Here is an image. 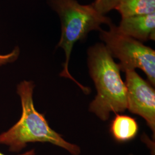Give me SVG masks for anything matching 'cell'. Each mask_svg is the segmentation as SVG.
I'll list each match as a JSON object with an SVG mask.
<instances>
[{"mask_svg":"<svg viewBox=\"0 0 155 155\" xmlns=\"http://www.w3.org/2000/svg\"><path fill=\"white\" fill-rule=\"evenodd\" d=\"M47 3L59 16L61 24V35L57 47L64 50L65 61L60 76L72 80L84 94H89L90 89L79 83L69 71L72 48L76 42L84 40L90 32L100 31L102 24L109 25L112 21L110 18L98 13L91 4L82 5L77 0H47Z\"/></svg>","mask_w":155,"mask_h":155,"instance_id":"obj_3","label":"cell"},{"mask_svg":"<svg viewBox=\"0 0 155 155\" xmlns=\"http://www.w3.org/2000/svg\"><path fill=\"white\" fill-rule=\"evenodd\" d=\"M139 129L138 123L133 117L116 114L111 122L110 130L116 141L126 142L136 137Z\"/></svg>","mask_w":155,"mask_h":155,"instance_id":"obj_7","label":"cell"},{"mask_svg":"<svg viewBox=\"0 0 155 155\" xmlns=\"http://www.w3.org/2000/svg\"><path fill=\"white\" fill-rule=\"evenodd\" d=\"M120 0H95L91 5L101 15L105 16L106 13L114 9Z\"/></svg>","mask_w":155,"mask_h":155,"instance_id":"obj_9","label":"cell"},{"mask_svg":"<svg viewBox=\"0 0 155 155\" xmlns=\"http://www.w3.org/2000/svg\"><path fill=\"white\" fill-rule=\"evenodd\" d=\"M122 18L155 13V0H120L115 9Z\"/></svg>","mask_w":155,"mask_h":155,"instance_id":"obj_8","label":"cell"},{"mask_svg":"<svg viewBox=\"0 0 155 155\" xmlns=\"http://www.w3.org/2000/svg\"><path fill=\"white\" fill-rule=\"evenodd\" d=\"M127 109L143 117L155 136V91L149 83L134 70H127Z\"/></svg>","mask_w":155,"mask_h":155,"instance_id":"obj_5","label":"cell"},{"mask_svg":"<svg viewBox=\"0 0 155 155\" xmlns=\"http://www.w3.org/2000/svg\"><path fill=\"white\" fill-rule=\"evenodd\" d=\"M35 84L23 81L18 84L22 113L20 120L9 129L0 134V144L8 147L11 152H19L30 143H48L59 147L71 155H79L81 150L76 144L67 141L50 127L44 114L35 109L33 100Z\"/></svg>","mask_w":155,"mask_h":155,"instance_id":"obj_1","label":"cell"},{"mask_svg":"<svg viewBox=\"0 0 155 155\" xmlns=\"http://www.w3.org/2000/svg\"><path fill=\"white\" fill-rule=\"evenodd\" d=\"M87 65L97 95L89 111L102 121L109 120L110 113L127 110V89L120 69L104 43H98L87 51Z\"/></svg>","mask_w":155,"mask_h":155,"instance_id":"obj_2","label":"cell"},{"mask_svg":"<svg viewBox=\"0 0 155 155\" xmlns=\"http://www.w3.org/2000/svg\"><path fill=\"white\" fill-rule=\"evenodd\" d=\"M117 28L120 32L141 42L155 39V13L122 18Z\"/></svg>","mask_w":155,"mask_h":155,"instance_id":"obj_6","label":"cell"},{"mask_svg":"<svg viewBox=\"0 0 155 155\" xmlns=\"http://www.w3.org/2000/svg\"><path fill=\"white\" fill-rule=\"evenodd\" d=\"M107 31H100V39L113 58L120 61L118 67L122 71L136 68L141 70L149 83L155 86V51L141 41L120 32L113 22Z\"/></svg>","mask_w":155,"mask_h":155,"instance_id":"obj_4","label":"cell"},{"mask_svg":"<svg viewBox=\"0 0 155 155\" xmlns=\"http://www.w3.org/2000/svg\"><path fill=\"white\" fill-rule=\"evenodd\" d=\"M20 50L18 46H16L11 52L5 55L0 54V67L16 61L20 56Z\"/></svg>","mask_w":155,"mask_h":155,"instance_id":"obj_10","label":"cell"},{"mask_svg":"<svg viewBox=\"0 0 155 155\" xmlns=\"http://www.w3.org/2000/svg\"><path fill=\"white\" fill-rule=\"evenodd\" d=\"M35 155V150H31L28 151L24 152V153H21L18 155ZM0 155H6L2 153L1 152H0Z\"/></svg>","mask_w":155,"mask_h":155,"instance_id":"obj_11","label":"cell"}]
</instances>
